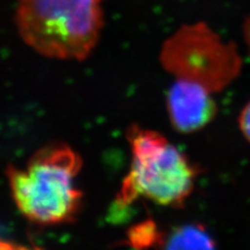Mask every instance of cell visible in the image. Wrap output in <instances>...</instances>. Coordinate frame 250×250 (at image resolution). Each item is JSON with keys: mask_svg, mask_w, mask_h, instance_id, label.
Masks as SVG:
<instances>
[{"mask_svg": "<svg viewBox=\"0 0 250 250\" xmlns=\"http://www.w3.org/2000/svg\"><path fill=\"white\" fill-rule=\"evenodd\" d=\"M83 160L65 143H52L36 151L24 168L9 166L6 177L12 198L30 222L41 226L73 222L83 193L76 177Z\"/></svg>", "mask_w": 250, "mask_h": 250, "instance_id": "1", "label": "cell"}, {"mask_svg": "<svg viewBox=\"0 0 250 250\" xmlns=\"http://www.w3.org/2000/svg\"><path fill=\"white\" fill-rule=\"evenodd\" d=\"M104 0H18L16 26L22 40L50 59L83 61L104 25Z\"/></svg>", "mask_w": 250, "mask_h": 250, "instance_id": "2", "label": "cell"}, {"mask_svg": "<svg viewBox=\"0 0 250 250\" xmlns=\"http://www.w3.org/2000/svg\"><path fill=\"white\" fill-rule=\"evenodd\" d=\"M126 138L131 165L116 205L127 207L142 197L163 207H183L194 190L198 169L158 131L132 125Z\"/></svg>", "mask_w": 250, "mask_h": 250, "instance_id": "3", "label": "cell"}, {"mask_svg": "<svg viewBox=\"0 0 250 250\" xmlns=\"http://www.w3.org/2000/svg\"><path fill=\"white\" fill-rule=\"evenodd\" d=\"M159 60L176 80L200 84L213 94L231 84L243 67L237 45L223 41L203 22L179 27L164 42Z\"/></svg>", "mask_w": 250, "mask_h": 250, "instance_id": "4", "label": "cell"}, {"mask_svg": "<svg viewBox=\"0 0 250 250\" xmlns=\"http://www.w3.org/2000/svg\"><path fill=\"white\" fill-rule=\"evenodd\" d=\"M166 106L171 126L182 135L205 128L218 114L213 93L200 84L176 78L168 89Z\"/></svg>", "mask_w": 250, "mask_h": 250, "instance_id": "5", "label": "cell"}, {"mask_svg": "<svg viewBox=\"0 0 250 250\" xmlns=\"http://www.w3.org/2000/svg\"><path fill=\"white\" fill-rule=\"evenodd\" d=\"M161 248L200 249L215 248L216 242L200 224H185L173 228L168 232L162 231Z\"/></svg>", "mask_w": 250, "mask_h": 250, "instance_id": "6", "label": "cell"}, {"mask_svg": "<svg viewBox=\"0 0 250 250\" xmlns=\"http://www.w3.org/2000/svg\"><path fill=\"white\" fill-rule=\"evenodd\" d=\"M127 236L129 244L132 247H159L162 238V231L159 230L158 226L152 221L148 220L132 228Z\"/></svg>", "mask_w": 250, "mask_h": 250, "instance_id": "7", "label": "cell"}, {"mask_svg": "<svg viewBox=\"0 0 250 250\" xmlns=\"http://www.w3.org/2000/svg\"><path fill=\"white\" fill-rule=\"evenodd\" d=\"M238 124L242 135L250 143V100L242 108L238 118Z\"/></svg>", "mask_w": 250, "mask_h": 250, "instance_id": "8", "label": "cell"}, {"mask_svg": "<svg viewBox=\"0 0 250 250\" xmlns=\"http://www.w3.org/2000/svg\"><path fill=\"white\" fill-rule=\"evenodd\" d=\"M243 36H244V40H245L246 46H247V48H248V51L250 53V15L248 16L247 19L244 22Z\"/></svg>", "mask_w": 250, "mask_h": 250, "instance_id": "9", "label": "cell"}, {"mask_svg": "<svg viewBox=\"0 0 250 250\" xmlns=\"http://www.w3.org/2000/svg\"><path fill=\"white\" fill-rule=\"evenodd\" d=\"M13 248H22V246L11 244L9 243V241H6L2 237H0V249H13Z\"/></svg>", "mask_w": 250, "mask_h": 250, "instance_id": "10", "label": "cell"}]
</instances>
